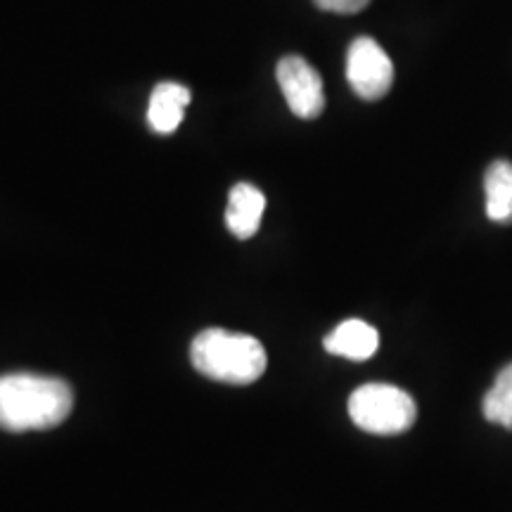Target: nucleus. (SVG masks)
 Wrapping results in <instances>:
<instances>
[{
	"mask_svg": "<svg viewBox=\"0 0 512 512\" xmlns=\"http://www.w3.org/2000/svg\"><path fill=\"white\" fill-rule=\"evenodd\" d=\"M74 394L57 377L12 373L0 377V427L8 432L53 430L69 418Z\"/></svg>",
	"mask_w": 512,
	"mask_h": 512,
	"instance_id": "f257e3e1",
	"label": "nucleus"
},
{
	"mask_svg": "<svg viewBox=\"0 0 512 512\" xmlns=\"http://www.w3.org/2000/svg\"><path fill=\"white\" fill-rule=\"evenodd\" d=\"M195 370L214 382L252 384L266 373V349L256 337L209 328L190 347Z\"/></svg>",
	"mask_w": 512,
	"mask_h": 512,
	"instance_id": "f03ea898",
	"label": "nucleus"
},
{
	"mask_svg": "<svg viewBox=\"0 0 512 512\" xmlns=\"http://www.w3.org/2000/svg\"><path fill=\"white\" fill-rule=\"evenodd\" d=\"M349 418L358 430L394 437L411 430L418 418V406L411 394L394 384L370 382L349 396Z\"/></svg>",
	"mask_w": 512,
	"mask_h": 512,
	"instance_id": "7ed1b4c3",
	"label": "nucleus"
},
{
	"mask_svg": "<svg viewBox=\"0 0 512 512\" xmlns=\"http://www.w3.org/2000/svg\"><path fill=\"white\" fill-rule=\"evenodd\" d=\"M347 81L363 100H380L392 91L394 64L375 38H354L347 53Z\"/></svg>",
	"mask_w": 512,
	"mask_h": 512,
	"instance_id": "20e7f679",
	"label": "nucleus"
},
{
	"mask_svg": "<svg viewBox=\"0 0 512 512\" xmlns=\"http://www.w3.org/2000/svg\"><path fill=\"white\" fill-rule=\"evenodd\" d=\"M278 83L283 91L287 107L299 119H318L325 110L323 79L304 57L287 55L278 62Z\"/></svg>",
	"mask_w": 512,
	"mask_h": 512,
	"instance_id": "39448f33",
	"label": "nucleus"
},
{
	"mask_svg": "<svg viewBox=\"0 0 512 512\" xmlns=\"http://www.w3.org/2000/svg\"><path fill=\"white\" fill-rule=\"evenodd\" d=\"M323 347L332 356H342L347 361H368L377 354L380 347V335L373 325H368L366 320H344L335 330L325 337Z\"/></svg>",
	"mask_w": 512,
	"mask_h": 512,
	"instance_id": "423d86ee",
	"label": "nucleus"
},
{
	"mask_svg": "<svg viewBox=\"0 0 512 512\" xmlns=\"http://www.w3.org/2000/svg\"><path fill=\"white\" fill-rule=\"evenodd\" d=\"M266 197L252 183H238L228 195L226 207V226L235 238L249 240L259 233L261 219H264Z\"/></svg>",
	"mask_w": 512,
	"mask_h": 512,
	"instance_id": "0eeeda50",
	"label": "nucleus"
},
{
	"mask_svg": "<svg viewBox=\"0 0 512 512\" xmlns=\"http://www.w3.org/2000/svg\"><path fill=\"white\" fill-rule=\"evenodd\" d=\"M190 91L183 83L164 81L152 91L150 107H147V124L155 133L169 136L174 133L185 117V107L190 105Z\"/></svg>",
	"mask_w": 512,
	"mask_h": 512,
	"instance_id": "6e6552de",
	"label": "nucleus"
},
{
	"mask_svg": "<svg viewBox=\"0 0 512 512\" xmlns=\"http://www.w3.org/2000/svg\"><path fill=\"white\" fill-rule=\"evenodd\" d=\"M486 216L494 223L508 226L512 223V164L498 159L486 169Z\"/></svg>",
	"mask_w": 512,
	"mask_h": 512,
	"instance_id": "1a4fd4ad",
	"label": "nucleus"
},
{
	"mask_svg": "<svg viewBox=\"0 0 512 512\" xmlns=\"http://www.w3.org/2000/svg\"><path fill=\"white\" fill-rule=\"evenodd\" d=\"M482 411L486 420L498 422L512 432V363L498 373L494 387L486 392Z\"/></svg>",
	"mask_w": 512,
	"mask_h": 512,
	"instance_id": "9d476101",
	"label": "nucleus"
},
{
	"mask_svg": "<svg viewBox=\"0 0 512 512\" xmlns=\"http://www.w3.org/2000/svg\"><path fill=\"white\" fill-rule=\"evenodd\" d=\"M316 8L323 12H337V15H356V12L366 10L370 0H313Z\"/></svg>",
	"mask_w": 512,
	"mask_h": 512,
	"instance_id": "9b49d317",
	"label": "nucleus"
}]
</instances>
